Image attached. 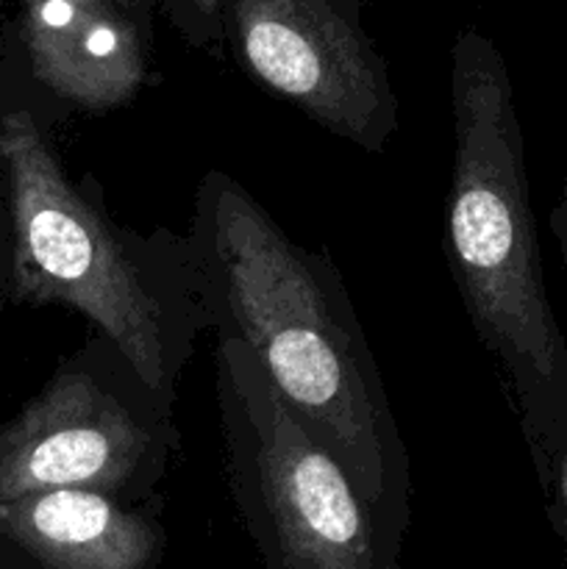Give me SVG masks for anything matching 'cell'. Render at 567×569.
I'll use <instances>...</instances> for the list:
<instances>
[{
  "mask_svg": "<svg viewBox=\"0 0 567 569\" xmlns=\"http://www.w3.org/2000/svg\"><path fill=\"white\" fill-rule=\"evenodd\" d=\"M0 533L42 569H156L165 533L131 503L50 489L0 503Z\"/></svg>",
  "mask_w": 567,
  "mask_h": 569,
  "instance_id": "8",
  "label": "cell"
},
{
  "mask_svg": "<svg viewBox=\"0 0 567 569\" xmlns=\"http://www.w3.org/2000/svg\"><path fill=\"white\" fill-rule=\"evenodd\" d=\"M537 478L539 487H543V495L548 498L550 522H554L556 533L567 545V448L550 456V461Z\"/></svg>",
  "mask_w": 567,
  "mask_h": 569,
  "instance_id": "10",
  "label": "cell"
},
{
  "mask_svg": "<svg viewBox=\"0 0 567 569\" xmlns=\"http://www.w3.org/2000/svg\"><path fill=\"white\" fill-rule=\"evenodd\" d=\"M0 156L17 295L81 311L145 389L172 406L195 337L211 322L187 239L150 242L117 226L100 200L67 178L28 111L3 117Z\"/></svg>",
  "mask_w": 567,
  "mask_h": 569,
  "instance_id": "3",
  "label": "cell"
},
{
  "mask_svg": "<svg viewBox=\"0 0 567 569\" xmlns=\"http://www.w3.org/2000/svg\"><path fill=\"white\" fill-rule=\"evenodd\" d=\"M176 445L170 406L120 353L78 356L0 428V503L92 489L126 503L150 495Z\"/></svg>",
  "mask_w": 567,
  "mask_h": 569,
  "instance_id": "5",
  "label": "cell"
},
{
  "mask_svg": "<svg viewBox=\"0 0 567 569\" xmlns=\"http://www.w3.org/2000/svg\"><path fill=\"white\" fill-rule=\"evenodd\" d=\"M150 14L126 0H28L22 44L50 92L89 111L128 103L148 78Z\"/></svg>",
  "mask_w": 567,
  "mask_h": 569,
  "instance_id": "7",
  "label": "cell"
},
{
  "mask_svg": "<svg viewBox=\"0 0 567 569\" xmlns=\"http://www.w3.org/2000/svg\"><path fill=\"white\" fill-rule=\"evenodd\" d=\"M550 228H554V237L556 242H559L561 264H565V276H567V156H565V178H561V194L554 214H550Z\"/></svg>",
  "mask_w": 567,
  "mask_h": 569,
  "instance_id": "11",
  "label": "cell"
},
{
  "mask_svg": "<svg viewBox=\"0 0 567 569\" xmlns=\"http://www.w3.org/2000/svg\"><path fill=\"white\" fill-rule=\"evenodd\" d=\"M178 31L198 48H215L226 39L228 0H161Z\"/></svg>",
  "mask_w": 567,
  "mask_h": 569,
  "instance_id": "9",
  "label": "cell"
},
{
  "mask_svg": "<svg viewBox=\"0 0 567 569\" xmlns=\"http://www.w3.org/2000/svg\"><path fill=\"white\" fill-rule=\"evenodd\" d=\"M450 100L445 253L478 339L509 378L539 476L567 448V342L545 292L515 89L481 33L456 39Z\"/></svg>",
  "mask_w": 567,
  "mask_h": 569,
  "instance_id": "2",
  "label": "cell"
},
{
  "mask_svg": "<svg viewBox=\"0 0 567 569\" xmlns=\"http://www.w3.org/2000/svg\"><path fill=\"white\" fill-rule=\"evenodd\" d=\"M126 3H131L133 9L145 11V14H150V6H153V0H126Z\"/></svg>",
  "mask_w": 567,
  "mask_h": 569,
  "instance_id": "12",
  "label": "cell"
},
{
  "mask_svg": "<svg viewBox=\"0 0 567 569\" xmlns=\"http://www.w3.org/2000/svg\"><path fill=\"white\" fill-rule=\"evenodd\" d=\"M187 244L211 326L253 353L284 406L342 465L365 503L404 531L406 450L331 259L292 242L226 172L200 181Z\"/></svg>",
  "mask_w": 567,
  "mask_h": 569,
  "instance_id": "1",
  "label": "cell"
},
{
  "mask_svg": "<svg viewBox=\"0 0 567 569\" xmlns=\"http://www.w3.org/2000/svg\"><path fill=\"white\" fill-rule=\"evenodd\" d=\"M365 0H228L226 39L256 83L322 131L378 153L398 131L387 61L361 28Z\"/></svg>",
  "mask_w": 567,
  "mask_h": 569,
  "instance_id": "6",
  "label": "cell"
},
{
  "mask_svg": "<svg viewBox=\"0 0 567 569\" xmlns=\"http://www.w3.org/2000/svg\"><path fill=\"white\" fill-rule=\"evenodd\" d=\"M217 406L233 500L267 569H400V537L295 420L245 345L220 337Z\"/></svg>",
  "mask_w": 567,
  "mask_h": 569,
  "instance_id": "4",
  "label": "cell"
}]
</instances>
